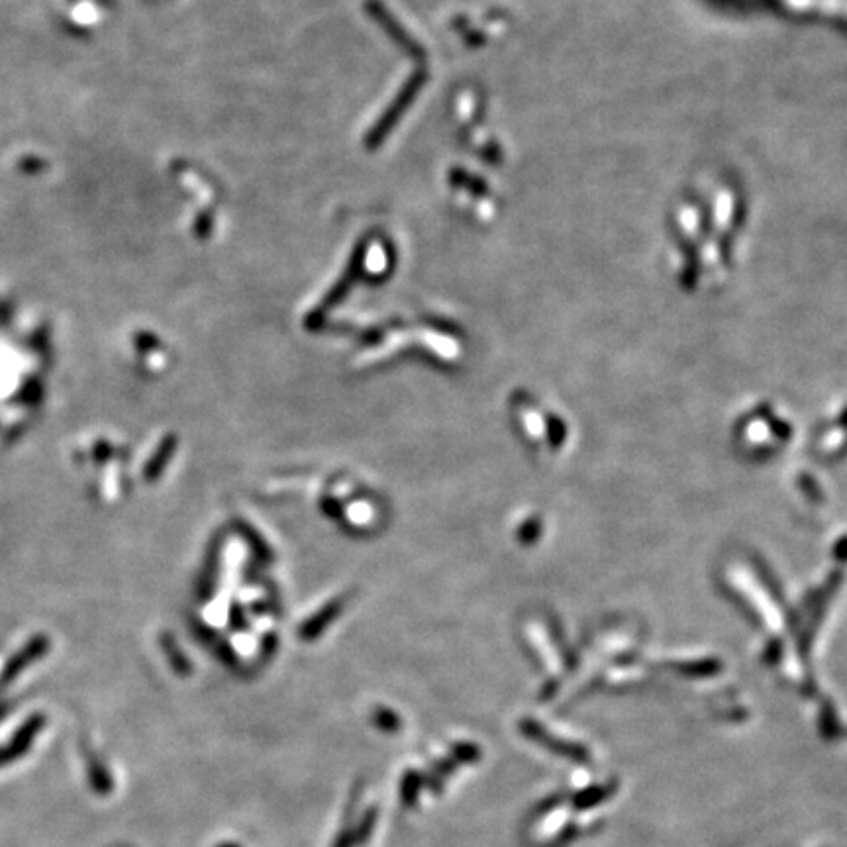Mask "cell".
Returning a JSON list of instances; mask_svg holds the SVG:
<instances>
[{
    "label": "cell",
    "instance_id": "obj_2",
    "mask_svg": "<svg viewBox=\"0 0 847 847\" xmlns=\"http://www.w3.org/2000/svg\"><path fill=\"white\" fill-rule=\"evenodd\" d=\"M375 820H377V812H375V810H369V812L365 814V818H363L361 826L357 828L355 836H353V844H365V842L369 840L371 830H373V826H375Z\"/></svg>",
    "mask_w": 847,
    "mask_h": 847
},
{
    "label": "cell",
    "instance_id": "obj_3",
    "mask_svg": "<svg viewBox=\"0 0 847 847\" xmlns=\"http://www.w3.org/2000/svg\"><path fill=\"white\" fill-rule=\"evenodd\" d=\"M353 844V840H351V832H342L340 834V838H338V842H336V847H349Z\"/></svg>",
    "mask_w": 847,
    "mask_h": 847
},
{
    "label": "cell",
    "instance_id": "obj_1",
    "mask_svg": "<svg viewBox=\"0 0 847 847\" xmlns=\"http://www.w3.org/2000/svg\"><path fill=\"white\" fill-rule=\"evenodd\" d=\"M420 785H422V781H420V777L416 775V773H406L404 775V779H402V802L406 804V806H414V802H416V797H418V791H420Z\"/></svg>",
    "mask_w": 847,
    "mask_h": 847
},
{
    "label": "cell",
    "instance_id": "obj_4",
    "mask_svg": "<svg viewBox=\"0 0 847 847\" xmlns=\"http://www.w3.org/2000/svg\"><path fill=\"white\" fill-rule=\"evenodd\" d=\"M220 847H240V846H234V844H224V846H220Z\"/></svg>",
    "mask_w": 847,
    "mask_h": 847
}]
</instances>
